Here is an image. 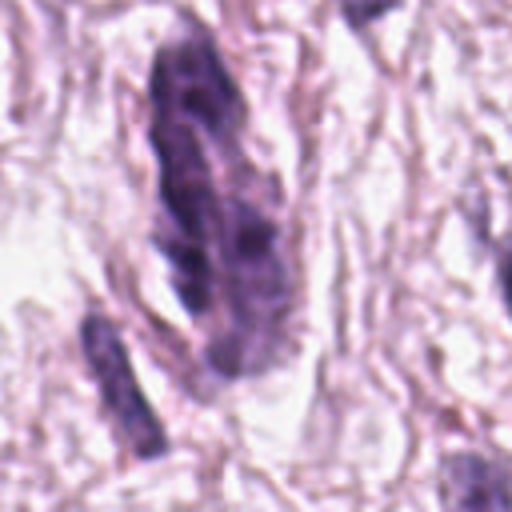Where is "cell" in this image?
Here are the masks:
<instances>
[{
  "label": "cell",
  "mask_w": 512,
  "mask_h": 512,
  "mask_svg": "<svg viewBox=\"0 0 512 512\" xmlns=\"http://www.w3.org/2000/svg\"><path fill=\"white\" fill-rule=\"evenodd\" d=\"M148 96V140L160 176V228L152 244L168 264L180 308L196 320H208L212 236L228 196V188H220L216 180L212 156L240 144L248 108L216 44L204 32H188L156 52Z\"/></svg>",
  "instance_id": "1"
},
{
  "label": "cell",
  "mask_w": 512,
  "mask_h": 512,
  "mask_svg": "<svg viewBox=\"0 0 512 512\" xmlns=\"http://www.w3.org/2000/svg\"><path fill=\"white\" fill-rule=\"evenodd\" d=\"M292 264L280 220L252 192L228 188L212 236V312L220 332L208 340V364L224 380L268 372L288 340Z\"/></svg>",
  "instance_id": "2"
},
{
  "label": "cell",
  "mask_w": 512,
  "mask_h": 512,
  "mask_svg": "<svg viewBox=\"0 0 512 512\" xmlns=\"http://www.w3.org/2000/svg\"><path fill=\"white\" fill-rule=\"evenodd\" d=\"M80 348H84L88 372H92V380L100 388V408H104L116 440L136 460L164 456L168 452V432L152 416V408H148V400H144V392L136 384L128 348H124L116 324L104 312H88L84 316V324H80Z\"/></svg>",
  "instance_id": "3"
},
{
  "label": "cell",
  "mask_w": 512,
  "mask_h": 512,
  "mask_svg": "<svg viewBox=\"0 0 512 512\" xmlns=\"http://www.w3.org/2000/svg\"><path fill=\"white\" fill-rule=\"evenodd\" d=\"M440 500L448 508H512V480L496 460L460 452L444 460Z\"/></svg>",
  "instance_id": "4"
},
{
  "label": "cell",
  "mask_w": 512,
  "mask_h": 512,
  "mask_svg": "<svg viewBox=\"0 0 512 512\" xmlns=\"http://www.w3.org/2000/svg\"><path fill=\"white\" fill-rule=\"evenodd\" d=\"M400 0H340V8H344V20L352 24V28H368L376 16H384V12H392Z\"/></svg>",
  "instance_id": "5"
},
{
  "label": "cell",
  "mask_w": 512,
  "mask_h": 512,
  "mask_svg": "<svg viewBox=\"0 0 512 512\" xmlns=\"http://www.w3.org/2000/svg\"><path fill=\"white\" fill-rule=\"evenodd\" d=\"M496 276H500V296H504V308L512 316V236L500 244L496 252Z\"/></svg>",
  "instance_id": "6"
}]
</instances>
